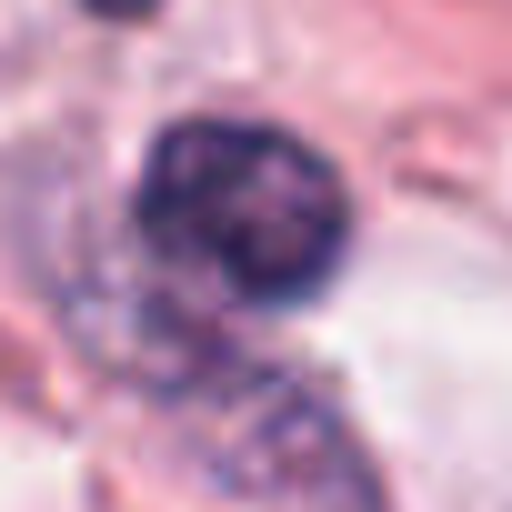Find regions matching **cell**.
I'll return each instance as SVG.
<instances>
[{
	"instance_id": "1",
	"label": "cell",
	"mask_w": 512,
	"mask_h": 512,
	"mask_svg": "<svg viewBox=\"0 0 512 512\" xmlns=\"http://www.w3.org/2000/svg\"><path fill=\"white\" fill-rule=\"evenodd\" d=\"M141 231L161 262L241 302H302L332 282L352 211L312 141L262 121H181L141 171Z\"/></svg>"
},
{
	"instance_id": "3",
	"label": "cell",
	"mask_w": 512,
	"mask_h": 512,
	"mask_svg": "<svg viewBox=\"0 0 512 512\" xmlns=\"http://www.w3.org/2000/svg\"><path fill=\"white\" fill-rule=\"evenodd\" d=\"M91 11H151V0H91Z\"/></svg>"
},
{
	"instance_id": "2",
	"label": "cell",
	"mask_w": 512,
	"mask_h": 512,
	"mask_svg": "<svg viewBox=\"0 0 512 512\" xmlns=\"http://www.w3.org/2000/svg\"><path fill=\"white\" fill-rule=\"evenodd\" d=\"M171 402L201 432V462L231 472L241 492H282L302 512H372L352 442L322 422V402L292 372H251V362H221L191 342V362L171 372Z\"/></svg>"
}]
</instances>
